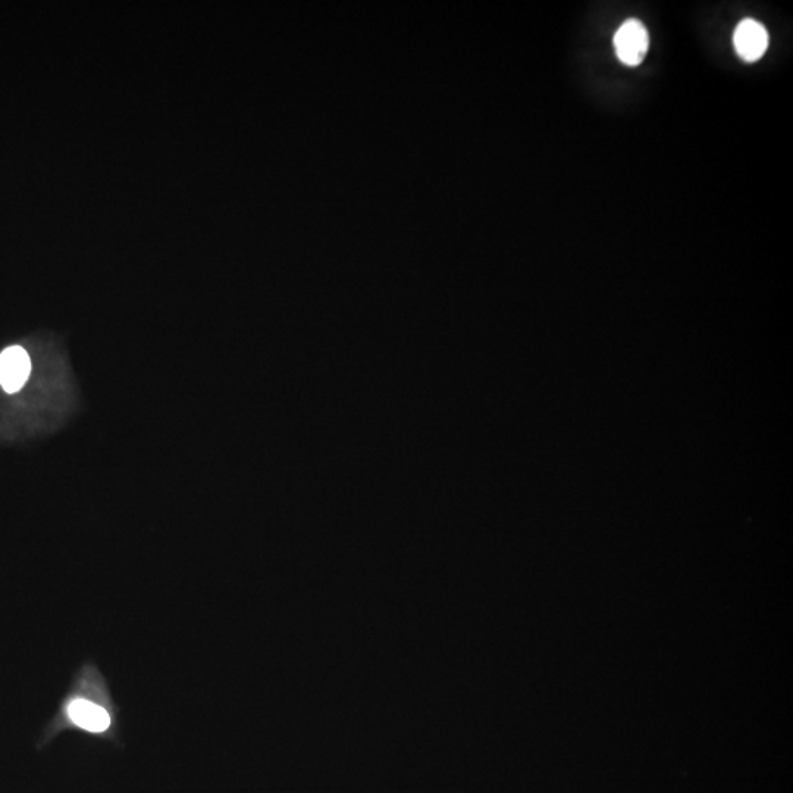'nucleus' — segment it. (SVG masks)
<instances>
[{"mask_svg":"<svg viewBox=\"0 0 793 793\" xmlns=\"http://www.w3.org/2000/svg\"><path fill=\"white\" fill-rule=\"evenodd\" d=\"M68 729L97 736H112L118 729L114 698L105 677L92 661H87L75 673L58 711L46 724L43 739H52L56 733Z\"/></svg>","mask_w":793,"mask_h":793,"instance_id":"f257e3e1","label":"nucleus"},{"mask_svg":"<svg viewBox=\"0 0 793 793\" xmlns=\"http://www.w3.org/2000/svg\"><path fill=\"white\" fill-rule=\"evenodd\" d=\"M733 45L744 61L755 62L763 58L769 47V33L764 25L747 18L736 27Z\"/></svg>","mask_w":793,"mask_h":793,"instance_id":"20e7f679","label":"nucleus"},{"mask_svg":"<svg viewBox=\"0 0 793 793\" xmlns=\"http://www.w3.org/2000/svg\"><path fill=\"white\" fill-rule=\"evenodd\" d=\"M617 58L628 67H638L650 49V34L639 20L626 21L614 36Z\"/></svg>","mask_w":793,"mask_h":793,"instance_id":"f03ea898","label":"nucleus"},{"mask_svg":"<svg viewBox=\"0 0 793 793\" xmlns=\"http://www.w3.org/2000/svg\"><path fill=\"white\" fill-rule=\"evenodd\" d=\"M31 372V360L23 347H9L0 354V385L6 393L20 391Z\"/></svg>","mask_w":793,"mask_h":793,"instance_id":"7ed1b4c3","label":"nucleus"}]
</instances>
